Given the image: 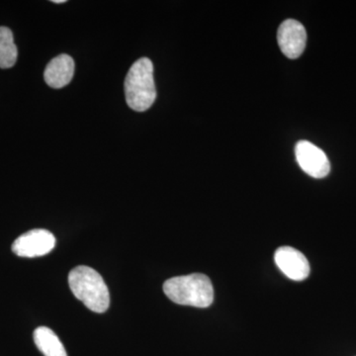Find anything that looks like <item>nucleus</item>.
<instances>
[{
  "label": "nucleus",
  "mask_w": 356,
  "mask_h": 356,
  "mask_svg": "<svg viewBox=\"0 0 356 356\" xmlns=\"http://www.w3.org/2000/svg\"><path fill=\"white\" fill-rule=\"evenodd\" d=\"M34 341L44 356H67L64 344L49 327H37L34 332Z\"/></svg>",
  "instance_id": "obj_9"
},
{
  "label": "nucleus",
  "mask_w": 356,
  "mask_h": 356,
  "mask_svg": "<svg viewBox=\"0 0 356 356\" xmlns=\"http://www.w3.org/2000/svg\"><path fill=\"white\" fill-rule=\"evenodd\" d=\"M125 95L131 109L144 112L151 108L156 98L151 60L140 58L131 67L125 79Z\"/></svg>",
  "instance_id": "obj_3"
},
{
  "label": "nucleus",
  "mask_w": 356,
  "mask_h": 356,
  "mask_svg": "<svg viewBox=\"0 0 356 356\" xmlns=\"http://www.w3.org/2000/svg\"><path fill=\"white\" fill-rule=\"evenodd\" d=\"M163 292L178 305L207 308L214 301L212 282L202 273L170 278L163 284Z\"/></svg>",
  "instance_id": "obj_1"
},
{
  "label": "nucleus",
  "mask_w": 356,
  "mask_h": 356,
  "mask_svg": "<svg viewBox=\"0 0 356 356\" xmlns=\"http://www.w3.org/2000/svg\"><path fill=\"white\" fill-rule=\"evenodd\" d=\"M17 47L9 28L0 27V67L10 69L17 60Z\"/></svg>",
  "instance_id": "obj_10"
},
{
  "label": "nucleus",
  "mask_w": 356,
  "mask_h": 356,
  "mask_svg": "<svg viewBox=\"0 0 356 356\" xmlns=\"http://www.w3.org/2000/svg\"><path fill=\"white\" fill-rule=\"evenodd\" d=\"M276 266L289 280L294 281L305 280L310 274V264L305 255L296 248L281 247L277 248L274 255Z\"/></svg>",
  "instance_id": "obj_7"
},
{
  "label": "nucleus",
  "mask_w": 356,
  "mask_h": 356,
  "mask_svg": "<svg viewBox=\"0 0 356 356\" xmlns=\"http://www.w3.org/2000/svg\"><path fill=\"white\" fill-rule=\"evenodd\" d=\"M69 285L76 299L95 313L108 310L110 294L102 276L91 267H74L69 274Z\"/></svg>",
  "instance_id": "obj_2"
},
{
  "label": "nucleus",
  "mask_w": 356,
  "mask_h": 356,
  "mask_svg": "<svg viewBox=\"0 0 356 356\" xmlns=\"http://www.w3.org/2000/svg\"><path fill=\"white\" fill-rule=\"evenodd\" d=\"M277 40L281 51L287 58H299L306 48L305 27L297 20H285L278 29Z\"/></svg>",
  "instance_id": "obj_6"
},
{
  "label": "nucleus",
  "mask_w": 356,
  "mask_h": 356,
  "mask_svg": "<svg viewBox=\"0 0 356 356\" xmlns=\"http://www.w3.org/2000/svg\"><path fill=\"white\" fill-rule=\"evenodd\" d=\"M56 247V238L44 229H32L14 241L13 252L21 257H38L48 254Z\"/></svg>",
  "instance_id": "obj_4"
},
{
  "label": "nucleus",
  "mask_w": 356,
  "mask_h": 356,
  "mask_svg": "<svg viewBox=\"0 0 356 356\" xmlns=\"http://www.w3.org/2000/svg\"><path fill=\"white\" fill-rule=\"evenodd\" d=\"M297 161L302 170L314 178H324L331 170L327 154L308 140H301L295 147Z\"/></svg>",
  "instance_id": "obj_5"
},
{
  "label": "nucleus",
  "mask_w": 356,
  "mask_h": 356,
  "mask_svg": "<svg viewBox=\"0 0 356 356\" xmlns=\"http://www.w3.org/2000/svg\"><path fill=\"white\" fill-rule=\"evenodd\" d=\"M54 3H65V0H53Z\"/></svg>",
  "instance_id": "obj_11"
},
{
  "label": "nucleus",
  "mask_w": 356,
  "mask_h": 356,
  "mask_svg": "<svg viewBox=\"0 0 356 356\" xmlns=\"http://www.w3.org/2000/svg\"><path fill=\"white\" fill-rule=\"evenodd\" d=\"M74 62L70 56L60 55L49 63L44 72L47 84L53 88L67 86L74 77Z\"/></svg>",
  "instance_id": "obj_8"
}]
</instances>
